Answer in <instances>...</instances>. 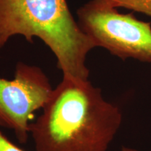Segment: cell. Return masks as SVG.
I'll return each instance as SVG.
<instances>
[{
	"label": "cell",
	"mask_w": 151,
	"mask_h": 151,
	"mask_svg": "<svg viewBox=\"0 0 151 151\" xmlns=\"http://www.w3.org/2000/svg\"><path fill=\"white\" fill-rule=\"evenodd\" d=\"M121 151H137L135 149H132V148H127V147L123 146L122 148Z\"/></svg>",
	"instance_id": "cell-7"
},
{
	"label": "cell",
	"mask_w": 151,
	"mask_h": 151,
	"mask_svg": "<svg viewBox=\"0 0 151 151\" xmlns=\"http://www.w3.org/2000/svg\"><path fill=\"white\" fill-rule=\"evenodd\" d=\"M0 151H27L17 146L0 131Z\"/></svg>",
	"instance_id": "cell-6"
},
{
	"label": "cell",
	"mask_w": 151,
	"mask_h": 151,
	"mask_svg": "<svg viewBox=\"0 0 151 151\" xmlns=\"http://www.w3.org/2000/svg\"><path fill=\"white\" fill-rule=\"evenodd\" d=\"M30 124L37 151H106L122 123L120 109L89 80L63 76Z\"/></svg>",
	"instance_id": "cell-1"
},
{
	"label": "cell",
	"mask_w": 151,
	"mask_h": 151,
	"mask_svg": "<svg viewBox=\"0 0 151 151\" xmlns=\"http://www.w3.org/2000/svg\"><path fill=\"white\" fill-rule=\"evenodd\" d=\"M52 90L40 68L18 62L14 78H0V127L12 129L19 142L27 143L35 112L43 109Z\"/></svg>",
	"instance_id": "cell-4"
},
{
	"label": "cell",
	"mask_w": 151,
	"mask_h": 151,
	"mask_svg": "<svg viewBox=\"0 0 151 151\" xmlns=\"http://www.w3.org/2000/svg\"><path fill=\"white\" fill-rule=\"evenodd\" d=\"M40 39L56 57L63 76L88 80L86 65L94 43L81 29L67 0H0V52L14 36Z\"/></svg>",
	"instance_id": "cell-2"
},
{
	"label": "cell",
	"mask_w": 151,
	"mask_h": 151,
	"mask_svg": "<svg viewBox=\"0 0 151 151\" xmlns=\"http://www.w3.org/2000/svg\"><path fill=\"white\" fill-rule=\"evenodd\" d=\"M116 8H124L151 18V0H106Z\"/></svg>",
	"instance_id": "cell-5"
},
{
	"label": "cell",
	"mask_w": 151,
	"mask_h": 151,
	"mask_svg": "<svg viewBox=\"0 0 151 151\" xmlns=\"http://www.w3.org/2000/svg\"><path fill=\"white\" fill-rule=\"evenodd\" d=\"M78 23L96 47L122 60L151 62V22L120 14L106 0H90L77 12Z\"/></svg>",
	"instance_id": "cell-3"
}]
</instances>
